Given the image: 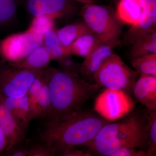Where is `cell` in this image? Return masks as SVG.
Listing matches in <instances>:
<instances>
[{
    "instance_id": "d6986e66",
    "label": "cell",
    "mask_w": 156,
    "mask_h": 156,
    "mask_svg": "<svg viewBox=\"0 0 156 156\" xmlns=\"http://www.w3.org/2000/svg\"><path fill=\"white\" fill-rule=\"evenodd\" d=\"M43 45L53 60H57L64 55L69 54L67 48L62 44L55 29L49 31L44 35Z\"/></svg>"
},
{
    "instance_id": "7402d4cb",
    "label": "cell",
    "mask_w": 156,
    "mask_h": 156,
    "mask_svg": "<svg viewBox=\"0 0 156 156\" xmlns=\"http://www.w3.org/2000/svg\"><path fill=\"white\" fill-rule=\"evenodd\" d=\"M55 20L47 15L34 17L27 31L30 33L44 36L48 32L54 29Z\"/></svg>"
},
{
    "instance_id": "f546056e",
    "label": "cell",
    "mask_w": 156,
    "mask_h": 156,
    "mask_svg": "<svg viewBox=\"0 0 156 156\" xmlns=\"http://www.w3.org/2000/svg\"><path fill=\"white\" fill-rule=\"evenodd\" d=\"M61 156H91L92 155L89 152L83 151L76 148L75 147H69L64 151Z\"/></svg>"
},
{
    "instance_id": "5b68a950",
    "label": "cell",
    "mask_w": 156,
    "mask_h": 156,
    "mask_svg": "<svg viewBox=\"0 0 156 156\" xmlns=\"http://www.w3.org/2000/svg\"><path fill=\"white\" fill-rule=\"evenodd\" d=\"M138 75L119 56L113 53L101 65L94 75L93 80L101 87L122 90L129 94L133 92Z\"/></svg>"
},
{
    "instance_id": "cb8c5ba5",
    "label": "cell",
    "mask_w": 156,
    "mask_h": 156,
    "mask_svg": "<svg viewBox=\"0 0 156 156\" xmlns=\"http://www.w3.org/2000/svg\"><path fill=\"white\" fill-rule=\"evenodd\" d=\"M44 83V80L43 76V70H42L41 73L33 82L26 94L28 98L29 104L30 108L32 120H33L37 101Z\"/></svg>"
},
{
    "instance_id": "ac0fdd59",
    "label": "cell",
    "mask_w": 156,
    "mask_h": 156,
    "mask_svg": "<svg viewBox=\"0 0 156 156\" xmlns=\"http://www.w3.org/2000/svg\"><path fill=\"white\" fill-rule=\"evenodd\" d=\"M56 32L62 44L67 49L73 42L81 36L92 32L83 21L66 26L57 30Z\"/></svg>"
},
{
    "instance_id": "d4e9b609",
    "label": "cell",
    "mask_w": 156,
    "mask_h": 156,
    "mask_svg": "<svg viewBox=\"0 0 156 156\" xmlns=\"http://www.w3.org/2000/svg\"><path fill=\"white\" fill-rule=\"evenodd\" d=\"M148 120L147 156H154L156 152V111H149Z\"/></svg>"
},
{
    "instance_id": "277c9868",
    "label": "cell",
    "mask_w": 156,
    "mask_h": 156,
    "mask_svg": "<svg viewBox=\"0 0 156 156\" xmlns=\"http://www.w3.org/2000/svg\"><path fill=\"white\" fill-rule=\"evenodd\" d=\"M80 13L83 21L101 42L120 39L123 23L112 7L96 3L84 4Z\"/></svg>"
},
{
    "instance_id": "ba28073f",
    "label": "cell",
    "mask_w": 156,
    "mask_h": 156,
    "mask_svg": "<svg viewBox=\"0 0 156 156\" xmlns=\"http://www.w3.org/2000/svg\"><path fill=\"white\" fill-rule=\"evenodd\" d=\"M43 45V36L23 32L13 34L0 41V56L9 63L17 62Z\"/></svg>"
},
{
    "instance_id": "d6a6232c",
    "label": "cell",
    "mask_w": 156,
    "mask_h": 156,
    "mask_svg": "<svg viewBox=\"0 0 156 156\" xmlns=\"http://www.w3.org/2000/svg\"><path fill=\"white\" fill-rule=\"evenodd\" d=\"M114 1H116L117 2H118L119 0H114Z\"/></svg>"
},
{
    "instance_id": "30bf717a",
    "label": "cell",
    "mask_w": 156,
    "mask_h": 156,
    "mask_svg": "<svg viewBox=\"0 0 156 156\" xmlns=\"http://www.w3.org/2000/svg\"><path fill=\"white\" fill-rule=\"evenodd\" d=\"M132 92L148 111H156V76L140 75Z\"/></svg>"
},
{
    "instance_id": "4dcf8cb0",
    "label": "cell",
    "mask_w": 156,
    "mask_h": 156,
    "mask_svg": "<svg viewBox=\"0 0 156 156\" xmlns=\"http://www.w3.org/2000/svg\"><path fill=\"white\" fill-rule=\"evenodd\" d=\"M8 141L5 135L0 128V154L6 149L8 146Z\"/></svg>"
},
{
    "instance_id": "83f0119b",
    "label": "cell",
    "mask_w": 156,
    "mask_h": 156,
    "mask_svg": "<svg viewBox=\"0 0 156 156\" xmlns=\"http://www.w3.org/2000/svg\"><path fill=\"white\" fill-rule=\"evenodd\" d=\"M110 156H147L146 151L132 147H123L117 150Z\"/></svg>"
},
{
    "instance_id": "8992f818",
    "label": "cell",
    "mask_w": 156,
    "mask_h": 156,
    "mask_svg": "<svg viewBox=\"0 0 156 156\" xmlns=\"http://www.w3.org/2000/svg\"><path fill=\"white\" fill-rule=\"evenodd\" d=\"M42 70L18 68L4 61L0 64V95L11 98L25 95Z\"/></svg>"
},
{
    "instance_id": "3957f363",
    "label": "cell",
    "mask_w": 156,
    "mask_h": 156,
    "mask_svg": "<svg viewBox=\"0 0 156 156\" xmlns=\"http://www.w3.org/2000/svg\"><path fill=\"white\" fill-rule=\"evenodd\" d=\"M148 125L142 117L133 115L115 123H107L86 144L91 154L110 156L123 147L142 149L147 147Z\"/></svg>"
},
{
    "instance_id": "7c38bea8",
    "label": "cell",
    "mask_w": 156,
    "mask_h": 156,
    "mask_svg": "<svg viewBox=\"0 0 156 156\" xmlns=\"http://www.w3.org/2000/svg\"><path fill=\"white\" fill-rule=\"evenodd\" d=\"M2 97L5 107L12 115L20 128L26 134L32 121L27 95L26 94L18 98Z\"/></svg>"
},
{
    "instance_id": "484cf974",
    "label": "cell",
    "mask_w": 156,
    "mask_h": 156,
    "mask_svg": "<svg viewBox=\"0 0 156 156\" xmlns=\"http://www.w3.org/2000/svg\"><path fill=\"white\" fill-rule=\"evenodd\" d=\"M56 151L50 144L41 140L29 146L28 156H54Z\"/></svg>"
},
{
    "instance_id": "1f68e13d",
    "label": "cell",
    "mask_w": 156,
    "mask_h": 156,
    "mask_svg": "<svg viewBox=\"0 0 156 156\" xmlns=\"http://www.w3.org/2000/svg\"><path fill=\"white\" fill-rule=\"evenodd\" d=\"M80 4H89V3H97L98 0H74Z\"/></svg>"
},
{
    "instance_id": "836d02e7",
    "label": "cell",
    "mask_w": 156,
    "mask_h": 156,
    "mask_svg": "<svg viewBox=\"0 0 156 156\" xmlns=\"http://www.w3.org/2000/svg\"></svg>"
},
{
    "instance_id": "603a6c76",
    "label": "cell",
    "mask_w": 156,
    "mask_h": 156,
    "mask_svg": "<svg viewBox=\"0 0 156 156\" xmlns=\"http://www.w3.org/2000/svg\"><path fill=\"white\" fill-rule=\"evenodd\" d=\"M21 0H0V26L8 24L17 14Z\"/></svg>"
},
{
    "instance_id": "e0dca14e",
    "label": "cell",
    "mask_w": 156,
    "mask_h": 156,
    "mask_svg": "<svg viewBox=\"0 0 156 156\" xmlns=\"http://www.w3.org/2000/svg\"><path fill=\"white\" fill-rule=\"evenodd\" d=\"M130 45L129 56L131 59L150 53H156V31L140 37Z\"/></svg>"
},
{
    "instance_id": "52a82bcc",
    "label": "cell",
    "mask_w": 156,
    "mask_h": 156,
    "mask_svg": "<svg viewBox=\"0 0 156 156\" xmlns=\"http://www.w3.org/2000/svg\"><path fill=\"white\" fill-rule=\"evenodd\" d=\"M135 105L134 101L127 92L106 89L96 98L94 110L97 114L111 122L128 114Z\"/></svg>"
},
{
    "instance_id": "5bb4252c",
    "label": "cell",
    "mask_w": 156,
    "mask_h": 156,
    "mask_svg": "<svg viewBox=\"0 0 156 156\" xmlns=\"http://www.w3.org/2000/svg\"><path fill=\"white\" fill-rule=\"evenodd\" d=\"M45 15L56 19L74 15L79 4L74 0H41Z\"/></svg>"
},
{
    "instance_id": "8fae6325",
    "label": "cell",
    "mask_w": 156,
    "mask_h": 156,
    "mask_svg": "<svg viewBox=\"0 0 156 156\" xmlns=\"http://www.w3.org/2000/svg\"><path fill=\"white\" fill-rule=\"evenodd\" d=\"M0 128L5 135L8 141V150L14 146L26 141L25 134L20 128L14 118L5 107L2 97L0 95Z\"/></svg>"
},
{
    "instance_id": "2e32d148",
    "label": "cell",
    "mask_w": 156,
    "mask_h": 156,
    "mask_svg": "<svg viewBox=\"0 0 156 156\" xmlns=\"http://www.w3.org/2000/svg\"><path fill=\"white\" fill-rule=\"evenodd\" d=\"M101 42L100 39L92 32L81 36L68 48L69 54L81 57H86Z\"/></svg>"
},
{
    "instance_id": "f1b7e54d",
    "label": "cell",
    "mask_w": 156,
    "mask_h": 156,
    "mask_svg": "<svg viewBox=\"0 0 156 156\" xmlns=\"http://www.w3.org/2000/svg\"><path fill=\"white\" fill-rule=\"evenodd\" d=\"M29 146L23 144L14 146L6 150L8 155L11 156H27L28 154Z\"/></svg>"
},
{
    "instance_id": "4fadbf2b",
    "label": "cell",
    "mask_w": 156,
    "mask_h": 156,
    "mask_svg": "<svg viewBox=\"0 0 156 156\" xmlns=\"http://www.w3.org/2000/svg\"><path fill=\"white\" fill-rule=\"evenodd\" d=\"M144 8L142 0H119L115 11L123 23L136 25L141 19Z\"/></svg>"
},
{
    "instance_id": "ffe728a7",
    "label": "cell",
    "mask_w": 156,
    "mask_h": 156,
    "mask_svg": "<svg viewBox=\"0 0 156 156\" xmlns=\"http://www.w3.org/2000/svg\"><path fill=\"white\" fill-rule=\"evenodd\" d=\"M131 60V65L139 75L156 76V53H150Z\"/></svg>"
},
{
    "instance_id": "4316f807",
    "label": "cell",
    "mask_w": 156,
    "mask_h": 156,
    "mask_svg": "<svg viewBox=\"0 0 156 156\" xmlns=\"http://www.w3.org/2000/svg\"><path fill=\"white\" fill-rule=\"evenodd\" d=\"M56 61L59 65L60 69L73 74L80 75V63L76 62L71 54H66Z\"/></svg>"
},
{
    "instance_id": "7a4b0ae2",
    "label": "cell",
    "mask_w": 156,
    "mask_h": 156,
    "mask_svg": "<svg viewBox=\"0 0 156 156\" xmlns=\"http://www.w3.org/2000/svg\"><path fill=\"white\" fill-rule=\"evenodd\" d=\"M108 121L98 114L81 111L68 119L51 125H44L39 134V140L50 144L56 155L69 147L84 145L95 136Z\"/></svg>"
},
{
    "instance_id": "6da1fadb",
    "label": "cell",
    "mask_w": 156,
    "mask_h": 156,
    "mask_svg": "<svg viewBox=\"0 0 156 156\" xmlns=\"http://www.w3.org/2000/svg\"><path fill=\"white\" fill-rule=\"evenodd\" d=\"M43 75L51 100L50 113L44 125L56 124L75 115L82 111L84 104L101 88L95 83L85 80L80 75L54 67H45Z\"/></svg>"
},
{
    "instance_id": "9a60e30c",
    "label": "cell",
    "mask_w": 156,
    "mask_h": 156,
    "mask_svg": "<svg viewBox=\"0 0 156 156\" xmlns=\"http://www.w3.org/2000/svg\"><path fill=\"white\" fill-rule=\"evenodd\" d=\"M51 60H53L52 57L42 45L35 49L23 59L17 62L9 63L18 68L40 70L48 66Z\"/></svg>"
},
{
    "instance_id": "9c48e42d",
    "label": "cell",
    "mask_w": 156,
    "mask_h": 156,
    "mask_svg": "<svg viewBox=\"0 0 156 156\" xmlns=\"http://www.w3.org/2000/svg\"><path fill=\"white\" fill-rule=\"evenodd\" d=\"M120 43V39L101 42L80 63V74L93 80L95 73L107 58L114 53V49Z\"/></svg>"
},
{
    "instance_id": "44dd1931",
    "label": "cell",
    "mask_w": 156,
    "mask_h": 156,
    "mask_svg": "<svg viewBox=\"0 0 156 156\" xmlns=\"http://www.w3.org/2000/svg\"><path fill=\"white\" fill-rule=\"evenodd\" d=\"M50 109L51 100L50 93L48 85L44 80L37 101L33 120L37 119L45 120L50 113Z\"/></svg>"
}]
</instances>
